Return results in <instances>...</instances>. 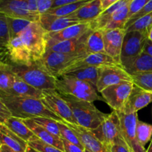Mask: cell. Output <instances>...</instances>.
Masks as SVG:
<instances>
[{"mask_svg": "<svg viewBox=\"0 0 152 152\" xmlns=\"http://www.w3.org/2000/svg\"><path fill=\"white\" fill-rule=\"evenodd\" d=\"M0 101L9 108L12 116L22 120L41 117L53 119L57 121L62 120L50 111L40 99L0 94Z\"/></svg>", "mask_w": 152, "mask_h": 152, "instance_id": "cell-1", "label": "cell"}, {"mask_svg": "<svg viewBox=\"0 0 152 152\" xmlns=\"http://www.w3.org/2000/svg\"><path fill=\"white\" fill-rule=\"evenodd\" d=\"M72 111L77 125L83 128L94 130L105 120L107 114L97 109L93 102L78 99L68 94H59Z\"/></svg>", "mask_w": 152, "mask_h": 152, "instance_id": "cell-2", "label": "cell"}, {"mask_svg": "<svg viewBox=\"0 0 152 152\" xmlns=\"http://www.w3.org/2000/svg\"><path fill=\"white\" fill-rule=\"evenodd\" d=\"M11 71L32 87L41 91L56 90V78L34 61L30 65L9 64Z\"/></svg>", "mask_w": 152, "mask_h": 152, "instance_id": "cell-3", "label": "cell"}, {"mask_svg": "<svg viewBox=\"0 0 152 152\" xmlns=\"http://www.w3.org/2000/svg\"><path fill=\"white\" fill-rule=\"evenodd\" d=\"M56 91L59 94L71 95L88 102L104 101L103 98L97 94L96 86L73 77L61 75L56 77Z\"/></svg>", "mask_w": 152, "mask_h": 152, "instance_id": "cell-4", "label": "cell"}, {"mask_svg": "<svg viewBox=\"0 0 152 152\" xmlns=\"http://www.w3.org/2000/svg\"><path fill=\"white\" fill-rule=\"evenodd\" d=\"M87 53H65L46 50L39 60L35 61L41 65L50 75L58 77L63 75L70 68L84 59Z\"/></svg>", "mask_w": 152, "mask_h": 152, "instance_id": "cell-5", "label": "cell"}, {"mask_svg": "<svg viewBox=\"0 0 152 152\" xmlns=\"http://www.w3.org/2000/svg\"><path fill=\"white\" fill-rule=\"evenodd\" d=\"M148 39V31L126 32L123 40L120 56V65L129 70L143 52L144 46Z\"/></svg>", "mask_w": 152, "mask_h": 152, "instance_id": "cell-6", "label": "cell"}, {"mask_svg": "<svg viewBox=\"0 0 152 152\" xmlns=\"http://www.w3.org/2000/svg\"><path fill=\"white\" fill-rule=\"evenodd\" d=\"M48 32L39 22H32L20 37L32 55L34 61L39 60L47 50Z\"/></svg>", "mask_w": 152, "mask_h": 152, "instance_id": "cell-7", "label": "cell"}, {"mask_svg": "<svg viewBox=\"0 0 152 152\" xmlns=\"http://www.w3.org/2000/svg\"><path fill=\"white\" fill-rule=\"evenodd\" d=\"M90 132L108 148L114 144L126 143L122 133L120 117L115 111L107 114L99 126Z\"/></svg>", "mask_w": 152, "mask_h": 152, "instance_id": "cell-8", "label": "cell"}, {"mask_svg": "<svg viewBox=\"0 0 152 152\" xmlns=\"http://www.w3.org/2000/svg\"><path fill=\"white\" fill-rule=\"evenodd\" d=\"M134 84L133 83H122L108 86L100 92L104 101L113 111H123L131 94Z\"/></svg>", "mask_w": 152, "mask_h": 152, "instance_id": "cell-9", "label": "cell"}, {"mask_svg": "<svg viewBox=\"0 0 152 152\" xmlns=\"http://www.w3.org/2000/svg\"><path fill=\"white\" fill-rule=\"evenodd\" d=\"M133 83L132 77L120 65H104L99 68V78L96 90L100 93L103 89L122 83Z\"/></svg>", "mask_w": 152, "mask_h": 152, "instance_id": "cell-10", "label": "cell"}, {"mask_svg": "<svg viewBox=\"0 0 152 152\" xmlns=\"http://www.w3.org/2000/svg\"><path fill=\"white\" fill-rule=\"evenodd\" d=\"M1 62L19 65H30L34 62L32 55L24 45L21 37L10 40L6 52L0 53Z\"/></svg>", "mask_w": 152, "mask_h": 152, "instance_id": "cell-11", "label": "cell"}, {"mask_svg": "<svg viewBox=\"0 0 152 152\" xmlns=\"http://www.w3.org/2000/svg\"><path fill=\"white\" fill-rule=\"evenodd\" d=\"M120 120L122 133L126 144L132 152H146L137 140L136 134V126L138 121L137 113L126 114L123 111H117Z\"/></svg>", "mask_w": 152, "mask_h": 152, "instance_id": "cell-12", "label": "cell"}, {"mask_svg": "<svg viewBox=\"0 0 152 152\" xmlns=\"http://www.w3.org/2000/svg\"><path fill=\"white\" fill-rule=\"evenodd\" d=\"M41 100L55 114L67 123L77 125L72 111L68 104L55 90L42 91Z\"/></svg>", "mask_w": 152, "mask_h": 152, "instance_id": "cell-13", "label": "cell"}, {"mask_svg": "<svg viewBox=\"0 0 152 152\" xmlns=\"http://www.w3.org/2000/svg\"><path fill=\"white\" fill-rule=\"evenodd\" d=\"M0 13L31 22H39L40 19V15L34 14L29 10L27 0H0Z\"/></svg>", "mask_w": 152, "mask_h": 152, "instance_id": "cell-14", "label": "cell"}, {"mask_svg": "<svg viewBox=\"0 0 152 152\" xmlns=\"http://www.w3.org/2000/svg\"><path fill=\"white\" fill-rule=\"evenodd\" d=\"M103 33L105 53L120 65L122 47L126 31L124 28L102 30Z\"/></svg>", "mask_w": 152, "mask_h": 152, "instance_id": "cell-15", "label": "cell"}, {"mask_svg": "<svg viewBox=\"0 0 152 152\" xmlns=\"http://www.w3.org/2000/svg\"><path fill=\"white\" fill-rule=\"evenodd\" d=\"M90 22H81L57 32L48 33V48L66 40L78 38L88 32L91 28Z\"/></svg>", "mask_w": 152, "mask_h": 152, "instance_id": "cell-16", "label": "cell"}, {"mask_svg": "<svg viewBox=\"0 0 152 152\" xmlns=\"http://www.w3.org/2000/svg\"><path fill=\"white\" fill-rule=\"evenodd\" d=\"M62 121L70 129H72L73 132L76 134L83 145L85 146V148H87L92 152H111L108 147L105 146L90 132V130L82 127L79 125L67 123L64 120Z\"/></svg>", "mask_w": 152, "mask_h": 152, "instance_id": "cell-17", "label": "cell"}, {"mask_svg": "<svg viewBox=\"0 0 152 152\" xmlns=\"http://www.w3.org/2000/svg\"><path fill=\"white\" fill-rule=\"evenodd\" d=\"M151 102H152V94L134 86L123 112L126 114L137 113L138 111L146 107Z\"/></svg>", "mask_w": 152, "mask_h": 152, "instance_id": "cell-18", "label": "cell"}, {"mask_svg": "<svg viewBox=\"0 0 152 152\" xmlns=\"http://www.w3.org/2000/svg\"><path fill=\"white\" fill-rule=\"evenodd\" d=\"M92 31L93 30L91 29L88 32L78 38L56 43V44L48 48L47 50L65 53H87L86 43H87L88 38Z\"/></svg>", "mask_w": 152, "mask_h": 152, "instance_id": "cell-19", "label": "cell"}, {"mask_svg": "<svg viewBox=\"0 0 152 152\" xmlns=\"http://www.w3.org/2000/svg\"><path fill=\"white\" fill-rule=\"evenodd\" d=\"M39 22L48 33L57 32L68 27L81 23L68 16H57L49 13L40 15Z\"/></svg>", "mask_w": 152, "mask_h": 152, "instance_id": "cell-20", "label": "cell"}, {"mask_svg": "<svg viewBox=\"0 0 152 152\" xmlns=\"http://www.w3.org/2000/svg\"><path fill=\"white\" fill-rule=\"evenodd\" d=\"M22 120L25 123V125L32 131L34 135L37 137L39 139L46 143L53 145L56 148L60 149L61 151L65 152L62 138L49 132L45 129L39 126L38 123H36L32 119H25V120Z\"/></svg>", "mask_w": 152, "mask_h": 152, "instance_id": "cell-21", "label": "cell"}, {"mask_svg": "<svg viewBox=\"0 0 152 152\" xmlns=\"http://www.w3.org/2000/svg\"><path fill=\"white\" fill-rule=\"evenodd\" d=\"M102 13L100 0H91L77 11L67 16L76 19L80 22H90L96 19Z\"/></svg>", "mask_w": 152, "mask_h": 152, "instance_id": "cell-22", "label": "cell"}, {"mask_svg": "<svg viewBox=\"0 0 152 152\" xmlns=\"http://www.w3.org/2000/svg\"><path fill=\"white\" fill-rule=\"evenodd\" d=\"M1 144L8 146L16 152H26L28 143L10 131L7 126L0 123Z\"/></svg>", "mask_w": 152, "mask_h": 152, "instance_id": "cell-23", "label": "cell"}, {"mask_svg": "<svg viewBox=\"0 0 152 152\" xmlns=\"http://www.w3.org/2000/svg\"><path fill=\"white\" fill-rule=\"evenodd\" d=\"M120 65L117 63L112 57L108 56L105 53H96L88 54L83 59L80 60V62H77L75 65H73L70 68L65 74L69 72L71 70L74 68H79V67L84 66H92L99 68V67L104 66V65Z\"/></svg>", "mask_w": 152, "mask_h": 152, "instance_id": "cell-24", "label": "cell"}, {"mask_svg": "<svg viewBox=\"0 0 152 152\" xmlns=\"http://www.w3.org/2000/svg\"><path fill=\"white\" fill-rule=\"evenodd\" d=\"M43 91L35 88L14 74V80L9 96H28L42 99Z\"/></svg>", "mask_w": 152, "mask_h": 152, "instance_id": "cell-25", "label": "cell"}, {"mask_svg": "<svg viewBox=\"0 0 152 152\" xmlns=\"http://www.w3.org/2000/svg\"><path fill=\"white\" fill-rule=\"evenodd\" d=\"M132 0H120L115 4L104 10L96 19L91 22V28L92 30H102L106 25L108 19L119 10L131 3Z\"/></svg>", "mask_w": 152, "mask_h": 152, "instance_id": "cell-26", "label": "cell"}, {"mask_svg": "<svg viewBox=\"0 0 152 152\" xmlns=\"http://www.w3.org/2000/svg\"><path fill=\"white\" fill-rule=\"evenodd\" d=\"M63 75L75 77L78 80L88 82L96 86L99 78V68L92 66L79 67Z\"/></svg>", "mask_w": 152, "mask_h": 152, "instance_id": "cell-27", "label": "cell"}, {"mask_svg": "<svg viewBox=\"0 0 152 152\" xmlns=\"http://www.w3.org/2000/svg\"><path fill=\"white\" fill-rule=\"evenodd\" d=\"M4 125L19 137L26 141L28 143L33 137H35L32 131L25 125L22 119L12 116L4 123Z\"/></svg>", "mask_w": 152, "mask_h": 152, "instance_id": "cell-28", "label": "cell"}, {"mask_svg": "<svg viewBox=\"0 0 152 152\" xmlns=\"http://www.w3.org/2000/svg\"><path fill=\"white\" fill-rule=\"evenodd\" d=\"M86 52L88 54L105 53L103 33L102 30H93L91 31L86 43Z\"/></svg>", "mask_w": 152, "mask_h": 152, "instance_id": "cell-29", "label": "cell"}, {"mask_svg": "<svg viewBox=\"0 0 152 152\" xmlns=\"http://www.w3.org/2000/svg\"><path fill=\"white\" fill-rule=\"evenodd\" d=\"M14 80V74L9 64L0 62V94L9 95Z\"/></svg>", "mask_w": 152, "mask_h": 152, "instance_id": "cell-30", "label": "cell"}, {"mask_svg": "<svg viewBox=\"0 0 152 152\" xmlns=\"http://www.w3.org/2000/svg\"><path fill=\"white\" fill-rule=\"evenodd\" d=\"M129 5L122 7L120 10L116 12L107 22L106 25L102 30L117 29L124 28L126 22L129 20Z\"/></svg>", "mask_w": 152, "mask_h": 152, "instance_id": "cell-31", "label": "cell"}, {"mask_svg": "<svg viewBox=\"0 0 152 152\" xmlns=\"http://www.w3.org/2000/svg\"><path fill=\"white\" fill-rule=\"evenodd\" d=\"M126 71L131 75L138 73L152 72V56L142 52L132 66Z\"/></svg>", "mask_w": 152, "mask_h": 152, "instance_id": "cell-32", "label": "cell"}, {"mask_svg": "<svg viewBox=\"0 0 152 152\" xmlns=\"http://www.w3.org/2000/svg\"><path fill=\"white\" fill-rule=\"evenodd\" d=\"M91 0H85V1H78V2L70 3V4H64V5L59 6V7L51 8L48 10L46 13L55 15L57 16H67L71 13H74L77 10L84 6Z\"/></svg>", "mask_w": 152, "mask_h": 152, "instance_id": "cell-33", "label": "cell"}, {"mask_svg": "<svg viewBox=\"0 0 152 152\" xmlns=\"http://www.w3.org/2000/svg\"><path fill=\"white\" fill-rule=\"evenodd\" d=\"M10 34L7 16L0 13V53L6 52L10 42Z\"/></svg>", "mask_w": 152, "mask_h": 152, "instance_id": "cell-34", "label": "cell"}, {"mask_svg": "<svg viewBox=\"0 0 152 152\" xmlns=\"http://www.w3.org/2000/svg\"><path fill=\"white\" fill-rule=\"evenodd\" d=\"M7 22H8L9 30H10V38L13 39L16 37H19L24 31L29 26L32 22L23 19L18 18H12L7 16Z\"/></svg>", "mask_w": 152, "mask_h": 152, "instance_id": "cell-35", "label": "cell"}, {"mask_svg": "<svg viewBox=\"0 0 152 152\" xmlns=\"http://www.w3.org/2000/svg\"><path fill=\"white\" fill-rule=\"evenodd\" d=\"M136 134L140 143L145 146L152 137V125L138 120L136 126Z\"/></svg>", "mask_w": 152, "mask_h": 152, "instance_id": "cell-36", "label": "cell"}, {"mask_svg": "<svg viewBox=\"0 0 152 152\" xmlns=\"http://www.w3.org/2000/svg\"><path fill=\"white\" fill-rule=\"evenodd\" d=\"M132 77L134 86L152 94V72L138 73Z\"/></svg>", "mask_w": 152, "mask_h": 152, "instance_id": "cell-37", "label": "cell"}, {"mask_svg": "<svg viewBox=\"0 0 152 152\" xmlns=\"http://www.w3.org/2000/svg\"><path fill=\"white\" fill-rule=\"evenodd\" d=\"M58 126H59V131H60L61 137L66 140L68 142L75 144V145L80 146V148L85 149V146L83 145V143H82L80 140L78 138V137L73 132L72 129H70L62 121H58Z\"/></svg>", "mask_w": 152, "mask_h": 152, "instance_id": "cell-38", "label": "cell"}, {"mask_svg": "<svg viewBox=\"0 0 152 152\" xmlns=\"http://www.w3.org/2000/svg\"><path fill=\"white\" fill-rule=\"evenodd\" d=\"M37 123H38L39 126L45 129L46 130L48 131L53 134L61 137L60 131H59V126H58V121L53 119L46 118V117H36V118L32 119Z\"/></svg>", "mask_w": 152, "mask_h": 152, "instance_id": "cell-39", "label": "cell"}, {"mask_svg": "<svg viewBox=\"0 0 152 152\" xmlns=\"http://www.w3.org/2000/svg\"><path fill=\"white\" fill-rule=\"evenodd\" d=\"M152 27V12L142 16L137 20L134 23L126 29V32L129 31H148Z\"/></svg>", "mask_w": 152, "mask_h": 152, "instance_id": "cell-40", "label": "cell"}, {"mask_svg": "<svg viewBox=\"0 0 152 152\" xmlns=\"http://www.w3.org/2000/svg\"><path fill=\"white\" fill-rule=\"evenodd\" d=\"M28 145L39 152H64L53 145L43 142L36 136L28 142Z\"/></svg>", "mask_w": 152, "mask_h": 152, "instance_id": "cell-41", "label": "cell"}, {"mask_svg": "<svg viewBox=\"0 0 152 152\" xmlns=\"http://www.w3.org/2000/svg\"><path fill=\"white\" fill-rule=\"evenodd\" d=\"M151 12H152V0H149L148 2L145 4V7H144L140 11L138 12L137 13H136L134 16H133L131 19H129V20H128V22H126V26H125V29H126V31L129 26H131L132 24L134 23L137 20L140 19V18L142 17V16L148 14V13H151Z\"/></svg>", "mask_w": 152, "mask_h": 152, "instance_id": "cell-42", "label": "cell"}, {"mask_svg": "<svg viewBox=\"0 0 152 152\" xmlns=\"http://www.w3.org/2000/svg\"><path fill=\"white\" fill-rule=\"evenodd\" d=\"M149 0H132L129 5V19L140 11Z\"/></svg>", "mask_w": 152, "mask_h": 152, "instance_id": "cell-43", "label": "cell"}, {"mask_svg": "<svg viewBox=\"0 0 152 152\" xmlns=\"http://www.w3.org/2000/svg\"><path fill=\"white\" fill-rule=\"evenodd\" d=\"M53 0H39L38 10L40 15L46 13L50 9L52 8Z\"/></svg>", "mask_w": 152, "mask_h": 152, "instance_id": "cell-44", "label": "cell"}, {"mask_svg": "<svg viewBox=\"0 0 152 152\" xmlns=\"http://www.w3.org/2000/svg\"><path fill=\"white\" fill-rule=\"evenodd\" d=\"M12 117V114L9 108L0 101V123L4 124L10 117Z\"/></svg>", "mask_w": 152, "mask_h": 152, "instance_id": "cell-45", "label": "cell"}, {"mask_svg": "<svg viewBox=\"0 0 152 152\" xmlns=\"http://www.w3.org/2000/svg\"><path fill=\"white\" fill-rule=\"evenodd\" d=\"M62 142H63L65 152H85V149L80 148L78 145L71 143V142H68V141L63 139V138H62Z\"/></svg>", "mask_w": 152, "mask_h": 152, "instance_id": "cell-46", "label": "cell"}, {"mask_svg": "<svg viewBox=\"0 0 152 152\" xmlns=\"http://www.w3.org/2000/svg\"><path fill=\"white\" fill-rule=\"evenodd\" d=\"M108 148L111 152H132L126 143L114 144Z\"/></svg>", "mask_w": 152, "mask_h": 152, "instance_id": "cell-47", "label": "cell"}, {"mask_svg": "<svg viewBox=\"0 0 152 152\" xmlns=\"http://www.w3.org/2000/svg\"><path fill=\"white\" fill-rule=\"evenodd\" d=\"M27 1H28V7H29V10H31V13H34V14L40 15L38 10L39 0H27Z\"/></svg>", "mask_w": 152, "mask_h": 152, "instance_id": "cell-48", "label": "cell"}, {"mask_svg": "<svg viewBox=\"0 0 152 152\" xmlns=\"http://www.w3.org/2000/svg\"><path fill=\"white\" fill-rule=\"evenodd\" d=\"M85 1V0H53L52 8L59 7V6L64 5V4H70V3L78 2V1Z\"/></svg>", "mask_w": 152, "mask_h": 152, "instance_id": "cell-49", "label": "cell"}, {"mask_svg": "<svg viewBox=\"0 0 152 152\" xmlns=\"http://www.w3.org/2000/svg\"><path fill=\"white\" fill-rule=\"evenodd\" d=\"M118 1H120V0H100L102 12H103L104 10H107L108 7H110L111 5L115 4V3L117 2Z\"/></svg>", "mask_w": 152, "mask_h": 152, "instance_id": "cell-50", "label": "cell"}, {"mask_svg": "<svg viewBox=\"0 0 152 152\" xmlns=\"http://www.w3.org/2000/svg\"><path fill=\"white\" fill-rule=\"evenodd\" d=\"M143 52L152 56V42L150 41L148 39H147L146 42H145V46H144Z\"/></svg>", "mask_w": 152, "mask_h": 152, "instance_id": "cell-51", "label": "cell"}, {"mask_svg": "<svg viewBox=\"0 0 152 152\" xmlns=\"http://www.w3.org/2000/svg\"><path fill=\"white\" fill-rule=\"evenodd\" d=\"M0 152H16V151L12 150L11 148H10L8 146H7V145L1 144V145H0Z\"/></svg>", "mask_w": 152, "mask_h": 152, "instance_id": "cell-52", "label": "cell"}, {"mask_svg": "<svg viewBox=\"0 0 152 152\" xmlns=\"http://www.w3.org/2000/svg\"><path fill=\"white\" fill-rule=\"evenodd\" d=\"M148 39L152 42V27L150 28L149 31H148Z\"/></svg>", "mask_w": 152, "mask_h": 152, "instance_id": "cell-53", "label": "cell"}, {"mask_svg": "<svg viewBox=\"0 0 152 152\" xmlns=\"http://www.w3.org/2000/svg\"><path fill=\"white\" fill-rule=\"evenodd\" d=\"M26 152H39V151H37V150L34 149V148H31V147H30L29 145H28V148H27V151H26Z\"/></svg>", "mask_w": 152, "mask_h": 152, "instance_id": "cell-54", "label": "cell"}, {"mask_svg": "<svg viewBox=\"0 0 152 152\" xmlns=\"http://www.w3.org/2000/svg\"><path fill=\"white\" fill-rule=\"evenodd\" d=\"M146 152H152V140H151V144H150L149 147H148V149L146 150Z\"/></svg>", "mask_w": 152, "mask_h": 152, "instance_id": "cell-55", "label": "cell"}, {"mask_svg": "<svg viewBox=\"0 0 152 152\" xmlns=\"http://www.w3.org/2000/svg\"><path fill=\"white\" fill-rule=\"evenodd\" d=\"M85 152H92V151H91L90 150L87 149V148H85Z\"/></svg>", "mask_w": 152, "mask_h": 152, "instance_id": "cell-56", "label": "cell"}]
</instances>
